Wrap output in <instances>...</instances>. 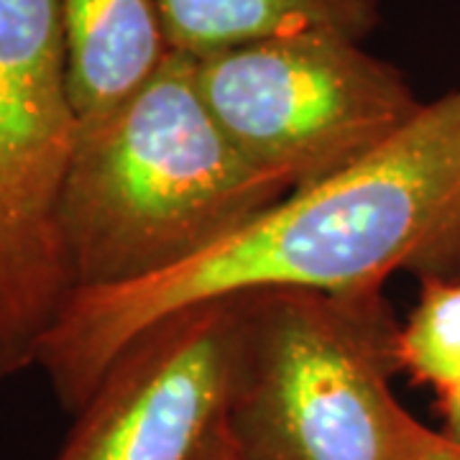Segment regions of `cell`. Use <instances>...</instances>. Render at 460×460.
I'll return each mask as SVG.
<instances>
[{"label": "cell", "instance_id": "obj_1", "mask_svg": "<svg viewBox=\"0 0 460 460\" xmlns=\"http://www.w3.org/2000/svg\"><path fill=\"white\" fill-rule=\"evenodd\" d=\"M460 277V87L328 180L146 279L75 289L39 345L66 411L83 410L126 348L198 305L269 289L363 292L392 274Z\"/></svg>", "mask_w": 460, "mask_h": 460}, {"label": "cell", "instance_id": "obj_2", "mask_svg": "<svg viewBox=\"0 0 460 460\" xmlns=\"http://www.w3.org/2000/svg\"><path fill=\"white\" fill-rule=\"evenodd\" d=\"M289 192L220 128L195 59L169 51L120 108L80 128L59 198L72 292L166 271Z\"/></svg>", "mask_w": 460, "mask_h": 460}, {"label": "cell", "instance_id": "obj_3", "mask_svg": "<svg viewBox=\"0 0 460 460\" xmlns=\"http://www.w3.org/2000/svg\"><path fill=\"white\" fill-rule=\"evenodd\" d=\"M228 429L251 460H428L440 432L396 399L399 328L381 289L238 296Z\"/></svg>", "mask_w": 460, "mask_h": 460}, {"label": "cell", "instance_id": "obj_4", "mask_svg": "<svg viewBox=\"0 0 460 460\" xmlns=\"http://www.w3.org/2000/svg\"><path fill=\"white\" fill-rule=\"evenodd\" d=\"M220 128L295 190L386 144L422 102L404 75L335 31L284 33L195 59Z\"/></svg>", "mask_w": 460, "mask_h": 460}, {"label": "cell", "instance_id": "obj_5", "mask_svg": "<svg viewBox=\"0 0 460 460\" xmlns=\"http://www.w3.org/2000/svg\"><path fill=\"white\" fill-rule=\"evenodd\" d=\"M241 299L198 305L133 341L54 460H198L228 420Z\"/></svg>", "mask_w": 460, "mask_h": 460}, {"label": "cell", "instance_id": "obj_6", "mask_svg": "<svg viewBox=\"0 0 460 460\" xmlns=\"http://www.w3.org/2000/svg\"><path fill=\"white\" fill-rule=\"evenodd\" d=\"M0 123L33 180L59 205L80 136L59 0H0Z\"/></svg>", "mask_w": 460, "mask_h": 460}, {"label": "cell", "instance_id": "obj_7", "mask_svg": "<svg viewBox=\"0 0 460 460\" xmlns=\"http://www.w3.org/2000/svg\"><path fill=\"white\" fill-rule=\"evenodd\" d=\"M66 87L80 128L111 115L169 54L156 0H59Z\"/></svg>", "mask_w": 460, "mask_h": 460}, {"label": "cell", "instance_id": "obj_8", "mask_svg": "<svg viewBox=\"0 0 460 460\" xmlns=\"http://www.w3.org/2000/svg\"><path fill=\"white\" fill-rule=\"evenodd\" d=\"M169 51L202 59L299 31L363 41L378 23L376 0H156Z\"/></svg>", "mask_w": 460, "mask_h": 460}, {"label": "cell", "instance_id": "obj_9", "mask_svg": "<svg viewBox=\"0 0 460 460\" xmlns=\"http://www.w3.org/2000/svg\"><path fill=\"white\" fill-rule=\"evenodd\" d=\"M396 363L438 394L460 384V277L422 281L420 302L399 328Z\"/></svg>", "mask_w": 460, "mask_h": 460}, {"label": "cell", "instance_id": "obj_10", "mask_svg": "<svg viewBox=\"0 0 460 460\" xmlns=\"http://www.w3.org/2000/svg\"><path fill=\"white\" fill-rule=\"evenodd\" d=\"M198 460H251L241 450V445L233 440V435H230L228 422L223 425V428L217 429V435H215L213 440L208 443V447L199 453Z\"/></svg>", "mask_w": 460, "mask_h": 460}, {"label": "cell", "instance_id": "obj_11", "mask_svg": "<svg viewBox=\"0 0 460 460\" xmlns=\"http://www.w3.org/2000/svg\"><path fill=\"white\" fill-rule=\"evenodd\" d=\"M440 402H443L445 425H447L443 435L460 445V384L450 386L447 392H440Z\"/></svg>", "mask_w": 460, "mask_h": 460}, {"label": "cell", "instance_id": "obj_12", "mask_svg": "<svg viewBox=\"0 0 460 460\" xmlns=\"http://www.w3.org/2000/svg\"><path fill=\"white\" fill-rule=\"evenodd\" d=\"M428 460H460V445H456L450 438H445L443 432H440V438H438V443L432 447Z\"/></svg>", "mask_w": 460, "mask_h": 460}]
</instances>
